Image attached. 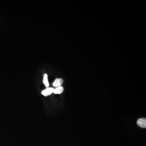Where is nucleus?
Returning <instances> with one entry per match:
<instances>
[{
	"label": "nucleus",
	"mask_w": 146,
	"mask_h": 146,
	"mask_svg": "<svg viewBox=\"0 0 146 146\" xmlns=\"http://www.w3.org/2000/svg\"><path fill=\"white\" fill-rule=\"evenodd\" d=\"M54 89H53V88H47L46 89L42 91V95L44 96H48L54 93Z\"/></svg>",
	"instance_id": "1"
},
{
	"label": "nucleus",
	"mask_w": 146,
	"mask_h": 146,
	"mask_svg": "<svg viewBox=\"0 0 146 146\" xmlns=\"http://www.w3.org/2000/svg\"><path fill=\"white\" fill-rule=\"evenodd\" d=\"M137 125L140 128H146V119L145 118H140L138 120Z\"/></svg>",
	"instance_id": "2"
},
{
	"label": "nucleus",
	"mask_w": 146,
	"mask_h": 146,
	"mask_svg": "<svg viewBox=\"0 0 146 146\" xmlns=\"http://www.w3.org/2000/svg\"><path fill=\"white\" fill-rule=\"evenodd\" d=\"M63 83V80L61 78H57L53 82V86L54 87H57L61 86Z\"/></svg>",
	"instance_id": "3"
},
{
	"label": "nucleus",
	"mask_w": 146,
	"mask_h": 146,
	"mask_svg": "<svg viewBox=\"0 0 146 146\" xmlns=\"http://www.w3.org/2000/svg\"><path fill=\"white\" fill-rule=\"evenodd\" d=\"M64 91V88L62 86L57 87L54 90V93L55 94H60Z\"/></svg>",
	"instance_id": "4"
},
{
	"label": "nucleus",
	"mask_w": 146,
	"mask_h": 146,
	"mask_svg": "<svg viewBox=\"0 0 146 146\" xmlns=\"http://www.w3.org/2000/svg\"><path fill=\"white\" fill-rule=\"evenodd\" d=\"M43 82L46 87H48L49 86V84L48 81V75L46 74H44V75H43Z\"/></svg>",
	"instance_id": "5"
}]
</instances>
